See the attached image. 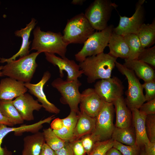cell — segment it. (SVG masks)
<instances>
[{"label":"cell","mask_w":155,"mask_h":155,"mask_svg":"<svg viewBox=\"0 0 155 155\" xmlns=\"http://www.w3.org/2000/svg\"><path fill=\"white\" fill-rule=\"evenodd\" d=\"M74 155H86V153L80 139L69 142Z\"/></svg>","instance_id":"cell-39"},{"label":"cell","mask_w":155,"mask_h":155,"mask_svg":"<svg viewBox=\"0 0 155 155\" xmlns=\"http://www.w3.org/2000/svg\"><path fill=\"white\" fill-rule=\"evenodd\" d=\"M114 110L113 103L105 102L95 117V129L92 133L98 141L111 138L115 128L113 123Z\"/></svg>","instance_id":"cell-9"},{"label":"cell","mask_w":155,"mask_h":155,"mask_svg":"<svg viewBox=\"0 0 155 155\" xmlns=\"http://www.w3.org/2000/svg\"><path fill=\"white\" fill-rule=\"evenodd\" d=\"M85 1V0H73L71 2V3L73 5H81Z\"/></svg>","instance_id":"cell-46"},{"label":"cell","mask_w":155,"mask_h":155,"mask_svg":"<svg viewBox=\"0 0 155 155\" xmlns=\"http://www.w3.org/2000/svg\"><path fill=\"white\" fill-rule=\"evenodd\" d=\"M139 110L147 116L155 115V98L144 103Z\"/></svg>","instance_id":"cell-38"},{"label":"cell","mask_w":155,"mask_h":155,"mask_svg":"<svg viewBox=\"0 0 155 155\" xmlns=\"http://www.w3.org/2000/svg\"><path fill=\"white\" fill-rule=\"evenodd\" d=\"M53 155H57L56 154H55V153Z\"/></svg>","instance_id":"cell-49"},{"label":"cell","mask_w":155,"mask_h":155,"mask_svg":"<svg viewBox=\"0 0 155 155\" xmlns=\"http://www.w3.org/2000/svg\"><path fill=\"white\" fill-rule=\"evenodd\" d=\"M44 53L47 61L54 66H57L58 67L61 78L64 76L63 71H65L67 73L66 80L67 81L77 80L83 74L82 71L80 70L79 65L74 60H69L66 57L63 58L57 56L53 53L47 52Z\"/></svg>","instance_id":"cell-12"},{"label":"cell","mask_w":155,"mask_h":155,"mask_svg":"<svg viewBox=\"0 0 155 155\" xmlns=\"http://www.w3.org/2000/svg\"><path fill=\"white\" fill-rule=\"evenodd\" d=\"M117 59L103 52L86 57L79 65L83 74L87 77L88 82L92 83L98 79L111 78Z\"/></svg>","instance_id":"cell-1"},{"label":"cell","mask_w":155,"mask_h":155,"mask_svg":"<svg viewBox=\"0 0 155 155\" xmlns=\"http://www.w3.org/2000/svg\"><path fill=\"white\" fill-rule=\"evenodd\" d=\"M137 59L155 67V46L144 48L139 54Z\"/></svg>","instance_id":"cell-31"},{"label":"cell","mask_w":155,"mask_h":155,"mask_svg":"<svg viewBox=\"0 0 155 155\" xmlns=\"http://www.w3.org/2000/svg\"><path fill=\"white\" fill-rule=\"evenodd\" d=\"M113 147L119 151L122 155H140L142 149L136 145H127L115 140Z\"/></svg>","instance_id":"cell-32"},{"label":"cell","mask_w":155,"mask_h":155,"mask_svg":"<svg viewBox=\"0 0 155 155\" xmlns=\"http://www.w3.org/2000/svg\"><path fill=\"white\" fill-rule=\"evenodd\" d=\"M1 124H4L10 127L14 126L2 115L0 111V125Z\"/></svg>","instance_id":"cell-44"},{"label":"cell","mask_w":155,"mask_h":155,"mask_svg":"<svg viewBox=\"0 0 155 155\" xmlns=\"http://www.w3.org/2000/svg\"><path fill=\"white\" fill-rule=\"evenodd\" d=\"M140 155H146V154L143 149H141V151Z\"/></svg>","instance_id":"cell-47"},{"label":"cell","mask_w":155,"mask_h":155,"mask_svg":"<svg viewBox=\"0 0 155 155\" xmlns=\"http://www.w3.org/2000/svg\"><path fill=\"white\" fill-rule=\"evenodd\" d=\"M145 91L144 95L146 101L151 100L155 98V79L144 82L142 84Z\"/></svg>","instance_id":"cell-35"},{"label":"cell","mask_w":155,"mask_h":155,"mask_svg":"<svg viewBox=\"0 0 155 155\" xmlns=\"http://www.w3.org/2000/svg\"><path fill=\"white\" fill-rule=\"evenodd\" d=\"M23 142L22 154L24 155H39L45 143L43 133L39 131L26 136Z\"/></svg>","instance_id":"cell-23"},{"label":"cell","mask_w":155,"mask_h":155,"mask_svg":"<svg viewBox=\"0 0 155 155\" xmlns=\"http://www.w3.org/2000/svg\"><path fill=\"white\" fill-rule=\"evenodd\" d=\"M79 118L73 130L74 140L80 139L83 136L94 131L96 118L88 116L80 111L78 114Z\"/></svg>","instance_id":"cell-24"},{"label":"cell","mask_w":155,"mask_h":155,"mask_svg":"<svg viewBox=\"0 0 155 155\" xmlns=\"http://www.w3.org/2000/svg\"><path fill=\"white\" fill-rule=\"evenodd\" d=\"M51 85L61 94V102L68 105L70 111H73L78 114L80 112L78 106L81 96L79 90L82 85L80 82L78 80L67 81L57 78L52 82Z\"/></svg>","instance_id":"cell-8"},{"label":"cell","mask_w":155,"mask_h":155,"mask_svg":"<svg viewBox=\"0 0 155 155\" xmlns=\"http://www.w3.org/2000/svg\"><path fill=\"white\" fill-rule=\"evenodd\" d=\"M80 139L87 155L90 153L95 143L98 141L92 133L85 135Z\"/></svg>","instance_id":"cell-34"},{"label":"cell","mask_w":155,"mask_h":155,"mask_svg":"<svg viewBox=\"0 0 155 155\" xmlns=\"http://www.w3.org/2000/svg\"><path fill=\"white\" fill-rule=\"evenodd\" d=\"M123 37L129 49L127 59H137L139 54L144 49L137 36L135 34H129Z\"/></svg>","instance_id":"cell-28"},{"label":"cell","mask_w":155,"mask_h":155,"mask_svg":"<svg viewBox=\"0 0 155 155\" xmlns=\"http://www.w3.org/2000/svg\"><path fill=\"white\" fill-rule=\"evenodd\" d=\"M51 128L53 130H58L62 128L64 126L62 119L57 118L53 120L51 124Z\"/></svg>","instance_id":"cell-42"},{"label":"cell","mask_w":155,"mask_h":155,"mask_svg":"<svg viewBox=\"0 0 155 155\" xmlns=\"http://www.w3.org/2000/svg\"><path fill=\"white\" fill-rule=\"evenodd\" d=\"M132 123L134 129L135 137V145L142 148L150 142L147 136L145 126L147 115L138 109H132Z\"/></svg>","instance_id":"cell-19"},{"label":"cell","mask_w":155,"mask_h":155,"mask_svg":"<svg viewBox=\"0 0 155 155\" xmlns=\"http://www.w3.org/2000/svg\"><path fill=\"white\" fill-rule=\"evenodd\" d=\"M114 28L113 25L111 24L103 30L95 32L84 42L80 51L75 55L76 60L81 62L88 57L103 52L108 46Z\"/></svg>","instance_id":"cell-6"},{"label":"cell","mask_w":155,"mask_h":155,"mask_svg":"<svg viewBox=\"0 0 155 155\" xmlns=\"http://www.w3.org/2000/svg\"><path fill=\"white\" fill-rule=\"evenodd\" d=\"M145 2V0H140L137 2L135 12L131 17L119 15V24L114 28L113 32L123 36L129 34H136L140 26L144 23L145 14L143 5Z\"/></svg>","instance_id":"cell-10"},{"label":"cell","mask_w":155,"mask_h":155,"mask_svg":"<svg viewBox=\"0 0 155 155\" xmlns=\"http://www.w3.org/2000/svg\"><path fill=\"white\" fill-rule=\"evenodd\" d=\"M117 6L110 0H95L86 8L84 13L93 28L101 31L108 26L112 12Z\"/></svg>","instance_id":"cell-5"},{"label":"cell","mask_w":155,"mask_h":155,"mask_svg":"<svg viewBox=\"0 0 155 155\" xmlns=\"http://www.w3.org/2000/svg\"><path fill=\"white\" fill-rule=\"evenodd\" d=\"M12 100H0V111L14 125L23 124L24 120L13 105Z\"/></svg>","instance_id":"cell-26"},{"label":"cell","mask_w":155,"mask_h":155,"mask_svg":"<svg viewBox=\"0 0 155 155\" xmlns=\"http://www.w3.org/2000/svg\"><path fill=\"white\" fill-rule=\"evenodd\" d=\"M145 126L150 142H155V115L147 116L145 120Z\"/></svg>","instance_id":"cell-33"},{"label":"cell","mask_w":155,"mask_h":155,"mask_svg":"<svg viewBox=\"0 0 155 155\" xmlns=\"http://www.w3.org/2000/svg\"><path fill=\"white\" fill-rule=\"evenodd\" d=\"M143 149L146 155H155V142H149L144 146Z\"/></svg>","instance_id":"cell-41"},{"label":"cell","mask_w":155,"mask_h":155,"mask_svg":"<svg viewBox=\"0 0 155 155\" xmlns=\"http://www.w3.org/2000/svg\"><path fill=\"white\" fill-rule=\"evenodd\" d=\"M136 35L143 48L150 47L154 44L155 42V19L150 24H142Z\"/></svg>","instance_id":"cell-25"},{"label":"cell","mask_w":155,"mask_h":155,"mask_svg":"<svg viewBox=\"0 0 155 155\" xmlns=\"http://www.w3.org/2000/svg\"><path fill=\"white\" fill-rule=\"evenodd\" d=\"M36 20L34 18H32L30 22L26 25L25 28L15 31V35L21 37L22 38L20 48L17 53L9 58H0V63H3L11 60H15L16 58L18 57H21L29 54V49L31 41H29V39L30 33L36 24Z\"/></svg>","instance_id":"cell-18"},{"label":"cell","mask_w":155,"mask_h":155,"mask_svg":"<svg viewBox=\"0 0 155 155\" xmlns=\"http://www.w3.org/2000/svg\"><path fill=\"white\" fill-rule=\"evenodd\" d=\"M55 117L54 115H53L34 123L29 125H22L18 127H9L4 124L0 125V153L3 150V148L1 146L3 139L9 133L13 132L14 135L16 136L22 135L26 132L36 133L39 131L42 127L43 124L45 123L50 124Z\"/></svg>","instance_id":"cell-16"},{"label":"cell","mask_w":155,"mask_h":155,"mask_svg":"<svg viewBox=\"0 0 155 155\" xmlns=\"http://www.w3.org/2000/svg\"><path fill=\"white\" fill-rule=\"evenodd\" d=\"M54 154V151L45 143L39 155H53Z\"/></svg>","instance_id":"cell-43"},{"label":"cell","mask_w":155,"mask_h":155,"mask_svg":"<svg viewBox=\"0 0 155 155\" xmlns=\"http://www.w3.org/2000/svg\"><path fill=\"white\" fill-rule=\"evenodd\" d=\"M115 64L119 71L125 76L127 80L128 88L125 92L126 97L125 99L127 106L131 110L134 108L139 109L146 101L142 84L133 71L117 61Z\"/></svg>","instance_id":"cell-7"},{"label":"cell","mask_w":155,"mask_h":155,"mask_svg":"<svg viewBox=\"0 0 155 155\" xmlns=\"http://www.w3.org/2000/svg\"><path fill=\"white\" fill-rule=\"evenodd\" d=\"M40 54L36 51L7 61L1 70L3 75L24 83L30 82L38 66L36 59Z\"/></svg>","instance_id":"cell-3"},{"label":"cell","mask_w":155,"mask_h":155,"mask_svg":"<svg viewBox=\"0 0 155 155\" xmlns=\"http://www.w3.org/2000/svg\"><path fill=\"white\" fill-rule=\"evenodd\" d=\"M22 155H24V154H22Z\"/></svg>","instance_id":"cell-50"},{"label":"cell","mask_w":155,"mask_h":155,"mask_svg":"<svg viewBox=\"0 0 155 155\" xmlns=\"http://www.w3.org/2000/svg\"><path fill=\"white\" fill-rule=\"evenodd\" d=\"M51 76L50 72L46 71L44 73L41 80L37 83H25L24 85L28 90L29 92L37 98V100L41 103L42 107L45 111L57 114L60 113V110L48 100L43 91L44 86L50 78Z\"/></svg>","instance_id":"cell-13"},{"label":"cell","mask_w":155,"mask_h":155,"mask_svg":"<svg viewBox=\"0 0 155 155\" xmlns=\"http://www.w3.org/2000/svg\"><path fill=\"white\" fill-rule=\"evenodd\" d=\"M54 152L57 155H74L69 142H66L62 148Z\"/></svg>","instance_id":"cell-40"},{"label":"cell","mask_w":155,"mask_h":155,"mask_svg":"<svg viewBox=\"0 0 155 155\" xmlns=\"http://www.w3.org/2000/svg\"><path fill=\"white\" fill-rule=\"evenodd\" d=\"M95 31L84 13H82L68 20L63 32V40L68 45L84 43Z\"/></svg>","instance_id":"cell-4"},{"label":"cell","mask_w":155,"mask_h":155,"mask_svg":"<svg viewBox=\"0 0 155 155\" xmlns=\"http://www.w3.org/2000/svg\"><path fill=\"white\" fill-rule=\"evenodd\" d=\"M79 118V115L73 111H70L69 115L62 119L64 126L73 129L75 128Z\"/></svg>","instance_id":"cell-37"},{"label":"cell","mask_w":155,"mask_h":155,"mask_svg":"<svg viewBox=\"0 0 155 155\" xmlns=\"http://www.w3.org/2000/svg\"><path fill=\"white\" fill-rule=\"evenodd\" d=\"M53 130L57 136L65 142L74 140L73 129L64 126L60 129Z\"/></svg>","instance_id":"cell-36"},{"label":"cell","mask_w":155,"mask_h":155,"mask_svg":"<svg viewBox=\"0 0 155 155\" xmlns=\"http://www.w3.org/2000/svg\"><path fill=\"white\" fill-rule=\"evenodd\" d=\"M3 67V66H0V77L3 76V75L1 71L2 70Z\"/></svg>","instance_id":"cell-48"},{"label":"cell","mask_w":155,"mask_h":155,"mask_svg":"<svg viewBox=\"0 0 155 155\" xmlns=\"http://www.w3.org/2000/svg\"><path fill=\"white\" fill-rule=\"evenodd\" d=\"M105 155H122L121 152L113 147L107 152Z\"/></svg>","instance_id":"cell-45"},{"label":"cell","mask_w":155,"mask_h":155,"mask_svg":"<svg viewBox=\"0 0 155 155\" xmlns=\"http://www.w3.org/2000/svg\"><path fill=\"white\" fill-rule=\"evenodd\" d=\"M28 89L24 83L13 79L7 78L0 82V100H12L26 93Z\"/></svg>","instance_id":"cell-17"},{"label":"cell","mask_w":155,"mask_h":155,"mask_svg":"<svg viewBox=\"0 0 155 155\" xmlns=\"http://www.w3.org/2000/svg\"><path fill=\"white\" fill-rule=\"evenodd\" d=\"M111 138L125 145L133 146L135 145V130L131 126L123 128L115 127Z\"/></svg>","instance_id":"cell-27"},{"label":"cell","mask_w":155,"mask_h":155,"mask_svg":"<svg viewBox=\"0 0 155 155\" xmlns=\"http://www.w3.org/2000/svg\"><path fill=\"white\" fill-rule=\"evenodd\" d=\"M116 114L115 127L123 128L131 126L132 114L125 99L122 96L113 103Z\"/></svg>","instance_id":"cell-20"},{"label":"cell","mask_w":155,"mask_h":155,"mask_svg":"<svg viewBox=\"0 0 155 155\" xmlns=\"http://www.w3.org/2000/svg\"><path fill=\"white\" fill-rule=\"evenodd\" d=\"M108 46V53L112 57L127 59L129 54V47L123 36L117 34L113 31L110 38Z\"/></svg>","instance_id":"cell-22"},{"label":"cell","mask_w":155,"mask_h":155,"mask_svg":"<svg viewBox=\"0 0 155 155\" xmlns=\"http://www.w3.org/2000/svg\"><path fill=\"white\" fill-rule=\"evenodd\" d=\"M114 141V140L111 138L97 142L90 153L87 155H105L108 150L113 147Z\"/></svg>","instance_id":"cell-30"},{"label":"cell","mask_w":155,"mask_h":155,"mask_svg":"<svg viewBox=\"0 0 155 155\" xmlns=\"http://www.w3.org/2000/svg\"><path fill=\"white\" fill-rule=\"evenodd\" d=\"M12 102L24 121L34 120L33 111H39L42 107V105L37 100L26 93L16 98Z\"/></svg>","instance_id":"cell-15"},{"label":"cell","mask_w":155,"mask_h":155,"mask_svg":"<svg viewBox=\"0 0 155 155\" xmlns=\"http://www.w3.org/2000/svg\"><path fill=\"white\" fill-rule=\"evenodd\" d=\"M33 34L31 50H36L40 53L47 52L57 54L63 58L66 57L68 45L64 41L61 32H44L37 26L33 30Z\"/></svg>","instance_id":"cell-2"},{"label":"cell","mask_w":155,"mask_h":155,"mask_svg":"<svg viewBox=\"0 0 155 155\" xmlns=\"http://www.w3.org/2000/svg\"><path fill=\"white\" fill-rule=\"evenodd\" d=\"M123 65L134 71L136 76L144 82L155 79V71L148 64L138 59H125Z\"/></svg>","instance_id":"cell-21"},{"label":"cell","mask_w":155,"mask_h":155,"mask_svg":"<svg viewBox=\"0 0 155 155\" xmlns=\"http://www.w3.org/2000/svg\"><path fill=\"white\" fill-rule=\"evenodd\" d=\"M94 86L96 92L106 102L113 103L123 94L124 87L122 83L116 77L100 80Z\"/></svg>","instance_id":"cell-11"},{"label":"cell","mask_w":155,"mask_h":155,"mask_svg":"<svg viewBox=\"0 0 155 155\" xmlns=\"http://www.w3.org/2000/svg\"><path fill=\"white\" fill-rule=\"evenodd\" d=\"M104 102L94 88L86 89L81 94L80 111L89 116L95 118Z\"/></svg>","instance_id":"cell-14"},{"label":"cell","mask_w":155,"mask_h":155,"mask_svg":"<svg viewBox=\"0 0 155 155\" xmlns=\"http://www.w3.org/2000/svg\"><path fill=\"white\" fill-rule=\"evenodd\" d=\"M42 133L45 143L54 151L65 145L66 142L57 136L51 127L44 129Z\"/></svg>","instance_id":"cell-29"}]
</instances>
